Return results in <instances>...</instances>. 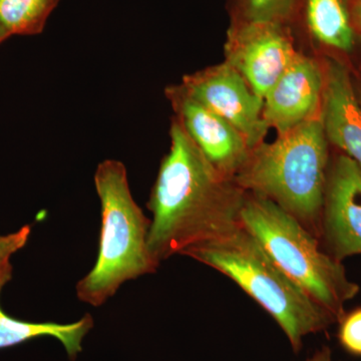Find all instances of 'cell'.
Wrapping results in <instances>:
<instances>
[{
    "label": "cell",
    "mask_w": 361,
    "mask_h": 361,
    "mask_svg": "<svg viewBox=\"0 0 361 361\" xmlns=\"http://www.w3.org/2000/svg\"><path fill=\"white\" fill-rule=\"evenodd\" d=\"M152 188L149 249L157 262L241 226L246 192L210 163L178 118Z\"/></svg>",
    "instance_id": "cell-1"
},
{
    "label": "cell",
    "mask_w": 361,
    "mask_h": 361,
    "mask_svg": "<svg viewBox=\"0 0 361 361\" xmlns=\"http://www.w3.org/2000/svg\"><path fill=\"white\" fill-rule=\"evenodd\" d=\"M327 163V139L319 115L273 142L251 149L234 180L247 193L274 202L316 236L322 229Z\"/></svg>",
    "instance_id": "cell-2"
},
{
    "label": "cell",
    "mask_w": 361,
    "mask_h": 361,
    "mask_svg": "<svg viewBox=\"0 0 361 361\" xmlns=\"http://www.w3.org/2000/svg\"><path fill=\"white\" fill-rule=\"evenodd\" d=\"M188 256L219 271L269 313L298 353L304 337L336 322L280 269L257 240L242 226L205 243L190 247Z\"/></svg>",
    "instance_id": "cell-3"
},
{
    "label": "cell",
    "mask_w": 361,
    "mask_h": 361,
    "mask_svg": "<svg viewBox=\"0 0 361 361\" xmlns=\"http://www.w3.org/2000/svg\"><path fill=\"white\" fill-rule=\"evenodd\" d=\"M94 180L101 202L99 253L75 291L78 300L99 307L126 282L153 274L160 263L149 251L151 220L133 197L126 166L104 160L97 165Z\"/></svg>",
    "instance_id": "cell-4"
},
{
    "label": "cell",
    "mask_w": 361,
    "mask_h": 361,
    "mask_svg": "<svg viewBox=\"0 0 361 361\" xmlns=\"http://www.w3.org/2000/svg\"><path fill=\"white\" fill-rule=\"evenodd\" d=\"M240 223L287 276L341 322L344 305L360 287L348 279L341 261L322 250L313 233L274 202L251 193Z\"/></svg>",
    "instance_id": "cell-5"
},
{
    "label": "cell",
    "mask_w": 361,
    "mask_h": 361,
    "mask_svg": "<svg viewBox=\"0 0 361 361\" xmlns=\"http://www.w3.org/2000/svg\"><path fill=\"white\" fill-rule=\"evenodd\" d=\"M180 90L217 114L245 137L249 148L261 144L268 128L263 118V99L229 63H221L186 75Z\"/></svg>",
    "instance_id": "cell-6"
},
{
    "label": "cell",
    "mask_w": 361,
    "mask_h": 361,
    "mask_svg": "<svg viewBox=\"0 0 361 361\" xmlns=\"http://www.w3.org/2000/svg\"><path fill=\"white\" fill-rule=\"evenodd\" d=\"M296 54L286 33L273 21L250 20L231 30L225 44L226 63L262 99Z\"/></svg>",
    "instance_id": "cell-7"
},
{
    "label": "cell",
    "mask_w": 361,
    "mask_h": 361,
    "mask_svg": "<svg viewBox=\"0 0 361 361\" xmlns=\"http://www.w3.org/2000/svg\"><path fill=\"white\" fill-rule=\"evenodd\" d=\"M177 118L207 160L225 177L234 179L250 153L245 137L232 123L185 94L168 89Z\"/></svg>",
    "instance_id": "cell-8"
},
{
    "label": "cell",
    "mask_w": 361,
    "mask_h": 361,
    "mask_svg": "<svg viewBox=\"0 0 361 361\" xmlns=\"http://www.w3.org/2000/svg\"><path fill=\"white\" fill-rule=\"evenodd\" d=\"M320 232L337 260L361 254V170L348 156L329 176Z\"/></svg>",
    "instance_id": "cell-9"
},
{
    "label": "cell",
    "mask_w": 361,
    "mask_h": 361,
    "mask_svg": "<svg viewBox=\"0 0 361 361\" xmlns=\"http://www.w3.org/2000/svg\"><path fill=\"white\" fill-rule=\"evenodd\" d=\"M324 73L312 59L296 54L263 99V118L282 135L322 115Z\"/></svg>",
    "instance_id": "cell-10"
},
{
    "label": "cell",
    "mask_w": 361,
    "mask_h": 361,
    "mask_svg": "<svg viewBox=\"0 0 361 361\" xmlns=\"http://www.w3.org/2000/svg\"><path fill=\"white\" fill-rule=\"evenodd\" d=\"M322 120L326 139L361 170V106L348 71L338 61H329L324 73Z\"/></svg>",
    "instance_id": "cell-11"
},
{
    "label": "cell",
    "mask_w": 361,
    "mask_h": 361,
    "mask_svg": "<svg viewBox=\"0 0 361 361\" xmlns=\"http://www.w3.org/2000/svg\"><path fill=\"white\" fill-rule=\"evenodd\" d=\"M13 265L0 267V295L2 289L13 278ZM94 318L85 314L71 323L28 322L7 315L0 306V349L13 348L23 342L49 336L58 339L71 360H75L82 351L85 337L94 327Z\"/></svg>",
    "instance_id": "cell-12"
},
{
    "label": "cell",
    "mask_w": 361,
    "mask_h": 361,
    "mask_svg": "<svg viewBox=\"0 0 361 361\" xmlns=\"http://www.w3.org/2000/svg\"><path fill=\"white\" fill-rule=\"evenodd\" d=\"M307 21L322 44L343 51L353 49V26L341 0H307Z\"/></svg>",
    "instance_id": "cell-13"
},
{
    "label": "cell",
    "mask_w": 361,
    "mask_h": 361,
    "mask_svg": "<svg viewBox=\"0 0 361 361\" xmlns=\"http://www.w3.org/2000/svg\"><path fill=\"white\" fill-rule=\"evenodd\" d=\"M59 1L0 0V25L11 35H39Z\"/></svg>",
    "instance_id": "cell-14"
},
{
    "label": "cell",
    "mask_w": 361,
    "mask_h": 361,
    "mask_svg": "<svg viewBox=\"0 0 361 361\" xmlns=\"http://www.w3.org/2000/svg\"><path fill=\"white\" fill-rule=\"evenodd\" d=\"M292 0H247V13L252 21H273L288 13Z\"/></svg>",
    "instance_id": "cell-15"
},
{
    "label": "cell",
    "mask_w": 361,
    "mask_h": 361,
    "mask_svg": "<svg viewBox=\"0 0 361 361\" xmlns=\"http://www.w3.org/2000/svg\"><path fill=\"white\" fill-rule=\"evenodd\" d=\"M339 341L348 353L361 356V308L341 318Z\"/></svg>",
    "instance_id": "cell-16"
},
{
    "label": "cell",
    "mask_w": 361,
    "mask_h": 361,
    "mask_svg": "<svg viewBox=\"0 0 361 361\" xmlns=\"http://www.w3.org/2000/svg\"><path fill=\"white\" fill-rule=\"evenodd\" d=\"M30 234L32 227L25 225L16 232L0 236V267L11 262V256L26 245Z\"/></svg>",
    "instance_id": "cell-17"
},
{
    "label": "cell",
    "mask_w": 361,
    "mask_h": 361,
    "mask_svg": "<svg viewBox=\"0 0 361 361\" xmlns=\"http://www.w3.org/2000/svg\"><path fill=\"white\" fill-rule=\"evenodd\" d=\"M306 361H332L331 350L325 346Z\"/></svg>",
    "instance_id": "cell-18"
},
{
    "label": "cell",
    "mask_w": 361,
    "mask_h": 361,
    "mask_svg": "<svg viewBox=\"0 0 361 361\" xmlns=\"http://www.w3.org/2000/svg\"><path fill=\"white\" fill-rule=\"evenodd\" d=\"M353 18L355 25L361 30V0H355L353 1Z\"/></svg>",
    "instance_id": "cell-19"
},
{
    "label": "cell",
    "mask_w": 361,
    "mask_h": 361,
    "mask_svg": "<svg viewBox=\"0 0 361 361\" xmlns=\"http://www.w3.org/2000/svg\"><path fill=\"white\" fill-rule=\"evenodd\" d=\"M9 37H11V35H9V33L7 32L1 25H0V44H1L4 40L8 39Z\"/></svg>",
    "instance_id": "cell-20"
}]
</instances>
